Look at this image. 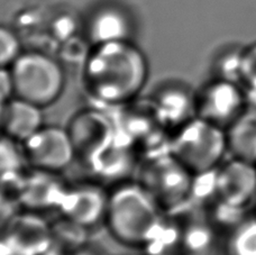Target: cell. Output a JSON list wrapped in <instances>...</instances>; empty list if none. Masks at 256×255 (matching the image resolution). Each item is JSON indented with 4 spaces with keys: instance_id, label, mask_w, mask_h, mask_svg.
I'll list each match as a JSON object with an SVG mask.
<instances>
[{
    "instance_id": "5b68a950",
    "label": "cell",
    "mask_w": 256,
    "mask_h": 255,
    "mask_svg": "<svg viewBox=\"0 0 256 255\" xmlns=\"http://www.w3.org/2000/svg\"><path fill=\"white\" fill-rule=\"evenodd\" d=\"M137 182L163 212L180 208L194 190V176L170 151L152 154L140 168Z\"/></svg>"
},
{
    "instance_id": "f1b7e54d",
    "label": "cell",
    "mask_w": 256,
    "mask_h": 255,
    "mask_svg": "<svg viewBox=\"0 0 256 255\" xmlns=\"http://www.w3.org/2000/svg\"><path fill=\"white\" fill-rule=\"evenodd\" d=\"M254 204H255V206H254V214H253V215H255V216H256V200H255Z\"/></svg>"
},
{
    "instance_id": "9a60e30c",
    "label": "cell",
    "mask_w": 256,
    "mask_h": 255,
    "mask_svg": "<svg viewBox=\"0 0 256 255\" xmlns=\"http://www.w3.org/2000/svg\"><path fill=\"white\" fill-rule=\"evenodd\" d=\"M132 145L125 138L117 140L116 136L115 140L88 164L104 179L116 180L132 170L134 163Z\"/></svg>"
},
{
    "instance_id": "3957f363",
    "label": "cell",
    "mask_w": 256,
    "mask_h": 255,
    "mask_svg": "<svg viewBox=\"0 0 256 255\" xmlns=\"http://www.w3.org/2000/svg\"><path fill=\"white\" fill-rule=\"evenodd\" d=\"M168 151L194 176L209 174L228 152L227 132L194 117L178 127Z\"/></svg>"
},
{
    "instance_id": "cb8c5ba5",
    "label": "cell",
    "mask_w": 256,
    "mask_h": 255,
    "mask_svg": "<svg viewBox=\"0 0 256 255\" xmlns=\"http://www.w3.org/2000/svg\"><path fill=\"white\" fill-rule=\"evenodd\" d=\"M76 28V22L70 16H61L53 22V33L58 38L66 40L74 34Z\"/></svg>"
},
{
    "instance_id": "83f0119b",
    "label": "cell",
    "mask_w": 256,
    "mask_h": 255,
    "mask_svg": "<svg viewBox=\"0 0 256 255\" xmlns=\"http://www.w3.org/2000/svg\"><path fill=\"white\" fill-rule=\"evenodd\" d=\"M153 255H174L172 253H162V254H153Z\"/></svg>"
},
{
    "instance_id": "d6986e66",
    "label": "cell",
    "mask_w": 256,
    "mask_h": 255,
    "mask_svg": "<svg viewBox=\"0 0 256 255\" xmlns=\"http://www.w3.org/2000/svg\"><path fill=\"white\" fill-rule=\"evenodd\" d=\"M52 242L62 251H76L86 246L88 240V227L62 217L51 225Z\"/></svg>"
},
{
    "instance_id": "ffe728a7",
    "label": "cell",
    "mask_w": 256,
    "mask_h": 255,
    "mask_svg": "<svg viewBox=\"0 0 256 255\" xmlns=\"http://www.w3.org/2000/svg\"><path fill=\"white\" fill-rule=\"evenodd\" d=\"M214 230L209 222H192L181 230L180 246L189 255H204L212 248Z\"/></svg>"
},
{
    "instance_id": "44dd1931",
    "label": "cell",
    "mask_w": 256,
    "mask_h": 255,
    "mask_svg": "<svg viewBox=\"0 0 256 255\" xmlns=\"http://www.w3.org/2000/svg\"><path fill=\"white\" fill-rule=\"evenodd\" d=\"M18 144L2 135V148H0V160H2V176L20 174L22 163L25 161L22 148H18Z\"/></svg>"
},
{
    "instance_id": "8fae6325",
    "label": "cell",
    "mask_w": 256,
    "mask_h": 255,
    "mask_svg": "<svg viewBox=\"0 0 256 255\" xmlns=\"http://www.w3.org/2000/svg\"><path fill=\"white\" fill-rule=\"evenodd\" d=\"M109 194L94 184L66 186L58 210L64 217L82 226L91 227L104 220Z\"/></svg>"
},
{
    "instance_id": "2e32d148",
    "label": "cell",
    "mask_w": 256,
    "mask_h": 255,
    "mask_svg": "<svg viewBox=\"0 0 256 255\" xmlns=\"http://www.w3.org/2000/svg\"><path fill=\"white\" fill-rule=\"evenodd\" d=\"M226 132L232 158L256 164V108L248 107Z\"/></svg>"
},
{
    "instance_id": "7c38bea8",
    "label": "cell",
    "mask_w": 256,
    "mask_h": 255,
    "mask_svg": "<svg viewBox=\"0 0 256 255\" xmlns=\"http://www.w3.org/2000/svg\"><path fill=\"white\" fill-rule=\"evenodd\" d=\"M0 124L4 136L22 144L44 126L42 108L14 97L2 104Z\"/></svg>"
},
{
    "instance_id": "8992f818",
    "label": "cell",
    "mask_w": 256,
    "mask_h": 255,
    "mask_svg": "<svg viewBox=\"0 0 256 255\" xmlns=\"http://www.w3.org/2000/svg\"><path fill=\"white\" fill-rule=\"evenodd\" d=\"M248 108L244 86L236 81L217 78L194 96V115L227 130Z\"/></svg>"
},
{
    "instance_id": "7402d4cb",
    "label": "cell",
    "mask_w": 256,
    "mask_h": 255,
    "mask_svg": "<svg viewBox=\"0 0 256 255\" xmlns=\"http://www.w3.org/2000/svg\"><path fill=\"white\" fill-rule=\"evenodd\" d=\"M240 84L246 91H256V43L242 52Z\"/></svg>"
},
{
    "instance_id": "484cf974",
    "label": "cell",
    "mask_w": 256,
    "mask_h": 255,
    "mask_svg": "<svg viewBox=\"0 0 256 255\" xmlns=\"http://www.w3.org/2000/svg\"><path fill=\"white\" fill-rule=\"evenodd\" d=\"M64 251L60 248H58L56 244L52 243L51 245H48V248H45L43 250H40V251L35 252L30 255H63Z\"/></svg>"
},
{
    "instance_id": "30bf717a",
    "label": "cell",
    "mask_w": 256,
    "mask_h": 255,
    "mask_svg": "<svg viewBox=\"0 0 256 255\" xmlns=\"http://www.w3.org/2000/svg\"><path fill=\"white\" fill-rule=\"evenodd\" d=\"M52 243L51 225L34 212L15 214L4 222L2 254L30 255Z\"/></svg>"
},
{
    "instance_id": "603a6c76",
    "label": "cell",
    "mask_w": 256,
    "mask_h": 255,
    "mask_svg": "<svg viewBox=\"0 0 256 255\" xmlns=\"http://www.w3.org/2000/svg\"><path fill=\"white\" fill-rule=\"evenodd\" d=\"M20 54V44L17 36L10 30L2 27L0 30V63H2V68L10 66Z\"/></svg>"
},
{
    "instance_id": "277c9868",
    "label": "cell",
    "mask_w": 256,
    "mask_h": 255,
    "mask_svg": "<svg viewBox=\"0 0 256 255\" xmlns=\"http://www.w3.org/2000/svg\"><path fill=\"white\" fill-rule=\"evenodd\" d=\"M14 97L48 107L60 98L66 86V76L60 63L40 52L22 53L10 66Z\"/></svg>"
},
{
    "instance_id": "7a4b0ae2",
    "label": "cell",
    "mask_w": 256,
    "mask_h": 255,
    "mask_svg": "<svg viewBox=\"0 0 256 255\" xmlns=\"http://www.w3.org/2000/svg\"><path fill=\"white\" fill-rule=\"evenodd\" d=\"M162 212L138 182L124 184L109 194L104 222L117 242L146 248L163 220Z\"/></svg>"
},
{
    "instance_id": "5bb4252c",
    "label": "cell",
    "mask_w": 256,
    "mask_h": 255,
    "mask_svg": "<svg viewBox=\"0 0 256 255\" xmlns=\"http://www.w3.org/2000/svg\"><path fill=\"white\" fill-rule=\"evenodd\" d=\"M194 96L180 84H168L150 99L166 126L178 127L194 118Z\"/></svg>"
},
{
    "instance_id": "ba28073f",
    "label": "cell",
    "mask_w": 256,
    "mask_h": 255,
    "mask_svg": "<svg viewBox=\"0 0 256 255\" xmlns=\"http://www.w3.org/2000/svg\"><path fill=\"white\" fill-rule=\"evenodd\" d=\"M76 156L90 163L104 152L117 136V127L98 109H84L71 118L66 127Z\"/></svg>"
},
{
    "instance_id": "4316f807",
    "label": "cell",
    "mask_w": 256,
    "mask_h": 255,
    "mask_svg": "<svg viewBox=\"0 0 256 255\" xmlns=\"http://www.w3.org/2000/svg\"><path fill=\"white\" fill-rule=\"evenodd\" d=\"M71 255H96L94 253L90 252V251H86V250L84 248H81L79 250H76V251H73L71 252Z\"/></svg>"
},
{
    "instance_id": "9c48e42d",
    "label": "cell",
    "mask_w": 256,
    "mask_h": 255,
    "mask_svg": "<svg viewBox=\"0 0 256 255\" xmlns=\"http://www.w3.org/2000/svg\"><path fill=\"white\" fill-rule=\"evenodd\" d=\"M216 199L230 206L248 208L256 200V164L232 158L214 171Z\"/></svg>"
},
{
    "instance_id": "d4e9b609",
    "label": "cell",
    "mask_w": 256,
    "mask_h": 255,
    "mask_svg": "<svg viewBox=\"0 0 256 255\" xmlns=\"http://www.w3.org/2000/svg\"><path fill=\"white\" fill-rule=\"evenodd\" d=\"M0 97H2V104L14 98V86L8 68H2L0 72Z\"/></svg>"
},
{
    "instance_id": "e0dca14e",
    "label": "cell",
    "mask_w": 256,
    "mask_h": 255,
    "mask_svg": "<svg viewBox=\"0 0 256 255\" xmlns=\"http://www.w3.org/2000/svg\"><path fill=\"white\" fill-rule=\"evenodd\" d=\"M130 25L127 17L115 8H104L92 17L89 25V36L94 45L128 40Z\"/></svg>"
},
{
    "instance_id": "52a82bcc",
    "label": "cell",
    "mask_w": 256,
    "mask_h": 255,
    "mask_svg": "<svg viewBox=\"0 0 256 255\" xmlns=\"http://www.w3.org/2000/svg\"><path fill=\"white\" fill-rule=\"evenodd\" d=\"M20 145L33 170L58 173L76 158L66 128L58 126H42Z\"/></svg>"
},
{
    "instance_id": "4fadbf2b",
    "label": "cell",
    "mask_w": 256,
    "mask_h": 255,
    "mask_svg": "<svg viewBox=\"0 0 256 255\" xmlns=\"http://www.w3.org/2000/svg\"><path fill=\"white\" fill-rule=\"evenodd\" d=\"M56 172L34 170L30 176L22 178L20 202L30 212L58 206L66 186Z\"/></svg>"
},
{
    "instance_id": "ac0fdd59",
    "label": "cell",
    "mask_w": 256,
    "mask_h": 255,
    "mask_svg": "<svg viewBox=\"0 0 256 255\" xmlns=\"http://www.w3.org/2000/svg\"><path fill=\"white\" fill-rule=\"evenodd\" d=\"M225 255H256V216H248L228 230Z\"/></svg>"
},
{
    "instance_id": "6da1fadb",
    "label": "cell",
    "mask_w": 256,
    "mask_h": 255,
    "mask_svg": "<svg viewBox=\"0 0 256 255\" xmlns=\"http://www.w3.org/2000/svg\"><path fill=\"white\" fill-rule=\"evenodd\" d=\"M148 76V60L130 40L94 45L82 64V84L86 94L108 106L134 102Z\"/></svg>"
}]
</instances>
